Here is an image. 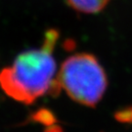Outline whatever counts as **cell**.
I'll use <instances>...</instances> for the list:
<instances>
[{"label":"cell","mask_w":132,"mask_h":132,"mask_svg":"<svg viewBox=\"0 0 132 132\" xmlns=\"http://www.w3.org/2000/svg\"><path fill=\"white\" fill-rule=\"evenodd\" d=\"M29 119H30L31 121H34V122L41 123L45 127L55 124L57 120L56 117H55V114L53 113L52 111H50V110H48V109H44V108L39 109L35 113H33L30 116Z\"/></svg>","instance_id":"277c9868"},{"label":"cell","mask_w":132,"mask_h":132,"mask_svg":"<svg viewBox=\"0 0 132 132\" xmlns=\"http://www.w3.org/2000/svg\"><path fill=\"white\" fill-rule=\"evenodd\" d=\"M110 0H67L72 9L85 14L99 13L107 6Z\"/></svg>","instance_id":"3957f363"},{"label":"cell","mask_w":132,"mask_h":132,"mask_svg":"<svg viewBox=\"0 0 132 132\" xmlns=\"http://www.w3.org/2000/svg\"><path fill=\"white\" fill-rule=\"evenodd\" d=\"M116 118L121 122H131L132 121V108L123 109L119 112H117Z\"/></svg>","instance_id":"5b68a950"},{"label":"cell","mask_w":132,"mask_h":132,"mask_svg":"<svg viewBox=\"0 0 132 132\" xmlns=\"http://www.w3.org/2000/svg\"><path fill=\"white\" fill-rule=\"evenodd\" d=\"M44 132H63V129H62L61 126L53 124V125H50V126H46Z\"/></svg>","instance_id":"8992f818"},{"label":"cell","mask_w":132,"mask_h":132,"mask_svg":"<svg viewBox=\"0 0 132 132\" xmlns=\"http://www.w3.org/2000/svg\"><path fill=\"white\" fill-rule=\"evenodd\" d=\"M61 88L75 102L93 108L103 98L108 86L105 70L97 58L77 53L62 64L58 76Z\"/></svg>","instance_id":"7a4b0ae2"},{"label":"cell","mask_w":132,"mask_h":132,"mask_svg":"<svg viewBox=\"0 0 132 132\" xmlns=\"http://www.w3.org/2000/svg\"><path fill=\"white\" fill-rule=\"evenodd\" d=\"M52 50L42 47L21 53L13 65L0 71V86L14 100L31 104L49 93L56 95L61 89L55 77L56 63Z\"/></svg>","instance_id":"6da1fadb"}]
</instances>
